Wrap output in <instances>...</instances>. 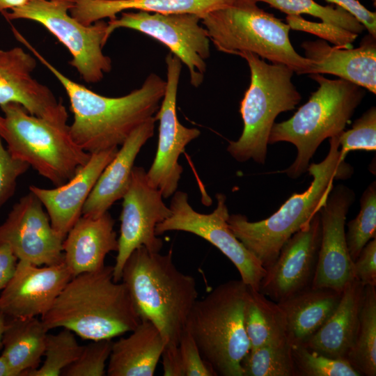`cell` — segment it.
Wrapping results in <instances>:
<instances>
[{
    "label": "cell",
    "instance_id": "1",
    "mask_svg": "<svg viewBox=\"0 0 376 376\" xmlns=\"http://www.w3.org/2000/svg\"><path fill=\"white\" fill-rule=\"evenodd\" d=\"M13 33L65 89L73 113L69 132L86 152L94 153L121 146L137 127L157 112L166 86V80L158 75H148L140 88L123 96L101 95L61 72L17 30Z\"/></svg>",
    "mask_w": 376,
    "mask_h": 376
},
{
    "label": "cell",
    "instance_id": "2",
    "mask_svg": "<svg viewBox=\"0 0 376 376\" xmlns=\"http://www.w3.org/2000/svg\"><path fill=\"white\" fill-rule=\"evenodd\" d=\"M48 330L63 328L85 340L112 339L141 322L125 285L113 279V267L73 276L41 317Z\"/></svg>",
    "mask_w": 376,
    "mask_h": 376
},
{
    "label": "cell",
    "instance_id": "3",
    "mask_svg": "<svg viewBox=\"0 0 376 376\" xmlns=\"http://www.w3.org/2000/svg\"><path fill=\"white\" fill-rule=\"evenodd\" d=\"M120 281L141 320L158 329L165 347L177 346L198 292L195 279L175 267L172 250L161 254L136 249L123 265Z\"/></svg>",
    "mask_w": 376,
    "mask_h": 376
},
{
    "label": "cell",
    "instance_id": "4",
    "mask_svg": "<svg viewBox=\"0 0 376 376\" xmlns=\"http://www.w3.org/2000/svg\"><path fill=\"white\" fill-rule=\"evenodd\" d=\"M329 144L326 157L308 166L307 171L313 178L308 188L292 194L273 214L258 221H249L241 214H229L230 228L265 269L274 263L285 243L319 212L334 180L352 175V166L342 157L338 136L330 138Z\"/></svg>",
    "mask_w": 376,
    "mask_h": 376
},
{
    "label": "cell",
    "instance_id": "5",
    "mask_svg": "<svg viewBox=\"0 0 376 376\" xmlns=\"http://www.w3.org/2000/svg\"><path fill=\"white\" fill-rule=\"evenodd\" d=\"M319 86L308 100L288 120L275 123L268 144L285 141L297 149L294 162L283 173L298 178L308 171L309 162L321 143L339 136L365 95L364 88L343 79L309 75Z\"/></svg>",
    "mask_w": 376,
    "mask_h": 376
},
{
    "label": "cell",
    "instance_id": "6",
    "mask_svg": "<svg viewBox=\"0 0 376 376\" xmlns=\"http://www.w3.org/2000/svg\"><path fill=\"white\" fill-rule=\"evenodd\" d=\"M248 285L231 280L197 299L186 329L215 376H242L241 361L250 350L244 327Z\"/></svg>",
    "mask_w": 376,
    "mask_h": 376
},
{
    "label": "cell",
    "instance_id": "7",
    "mask_svg": "<svg viewBox=\"0 0 376 376\" xmlns=\"http://www.w3.org/2000/svg\"><path fill=\"white\" fill-rule=\"evenodd\" d=\"M201 22L219 52L237 56L251 52L272 63L285 65L297 75L309 74L311 63L294 49L288 24L254 0H235Z\"/></svg>",
    "mask_w": 376,
    "mask_h": 376
},
{
    "label": "cell",
    "instance_id": "8",
    "mask_svg": "<svg viewBox=\"0 0 376 376\" xmlns=\"http://www.w3.org/2000/svg\"><path fill=\"white\" fill-rule=\"evenodd\" d=\"M249 65L251 81L240 102L243 130L237 141H230L227 151L237 162L249 159L264 164L268 139L275 119L282 112L291 111L301 95L292 78L295 72L279 63H267L251 52H242Z\"/></svg>",
    "mask_w": 376,
    "mask_h": 376
},
{
    "label": "cell",
    "instance_id": "9",
    "mask_svg": "<svg viewBox=\"0 0 376 376\" xmlns=\"http://www.w3.org/2000/svg\"><path fill=\"white\" fill-rule=\"evenodd\" d=\"M0 137L17 159L26 162L55 187L70 180L90 159L75 143L69 126L29 113L18 103L0 106Z\"/></svg>",
    "mask_w": 376,
    "mask_h": 376
},
{
    "label": "cell",
    "instance_id": "10",
    "mask_svg": "<svg viewBox=\"0 0 376 376\" xmlns=\"http://www.w3.org/2000/svg\"><path fill=\"white\" fill-rule=\"evenodd\" d=\"M74 3L50 0H29L2 14L9 20L27 19L43 26L72 55L69 64L87 83L100 81L111 71L110 57L102 48L108 40L107 22L84 25L70 14Z\"/></svg>",
    "mask_w": 376,
    "mask_h": 376
},
{
    "label": "cell",
    "instance_id": "11",
    "mask_svg": "<svg viewBox=\"0 0 376 376\" xmlns=\"http://www.w3.org/2000/svg\"><path fill=\"white\" fill-rule=\"evenodd\" d=\"M216 198L217 205L214 210L210 214H202L191 207L187 193L176 191L169 205L171 214L156 226L155 233L158 236L167 231L180 230L203 238L232 262L246 285L259 290L266 269L230 228L226 196L217 194Z\"/></svg>",
    "mask_w": 376,
    "mask_h": 376
},
{
    "label": "cell",
    "instance_id": "12",
    "mask_svg": "<svg viewBox=\"0 0 376 376\" xmlns=\"http://www.w3.org/2000/svg\"><path fill=\"white\" fill-rule=\"evenodd\" d=\"M201 17L192 13L162 14L137 10L125 11L107 22V38L119 28L146 34L166 46L189 70L190 83L198 87L210 56V40Z\"/></svg>",
    "mask_w": 376,
    "mask_h": 376
},
{
    "label": "cell",
    "instance_id": "13",
    "mask_svg": "<svg viewBox=\"0 0 376 376\" xmlns=\"http://www.w3.org/2000/svg\"><path fill=\"white\" fill-rule=\"evenodd\" d=\"M122 198L118 249L113 266L116 282L120 281L123 265L136 249L144 246L150 251L160 252L163 241L156 235L155 228L171 214L162 192L149 183L147 171L141 166L133 167Z\"/></svg>",
    "mask_w": 376,
    "mask_h": 376
},
{
    "label": "cell",
    "instance_id": "14",
    "mask_svg": "<svg viewBox=\"0 0 376 376\" xmlns=\"http://www.w3.org/2000/svg\"><path fill=\"white\" fill-rule=\"evenodd\" d=\"M166 79L165 92L159 108L155 115L159 120L157 150L153 162L147 171L149 183L160 190L164 198L177 191L183 169L178 163L185 147L196 139L201 132L181 124L176 111L177 93L182 62L169 53L165 58Z\"/></svg>",
    "mask_w": 376,
    "mask_h": 376
},
{
    "label": "cell",
    "instance_id": "15",
    "mask_svg": "<svg viewBox=\"0 0 376 376\" xmlns=\"http://www.w3.org/2000/svg\"><path fill=\"white\" fill-rule=\"evenodd\" d=\"M64 239L53 228L42 203L31 191L14 204L0 225V244L8 245L18 260L38 266L63 262Z\"/></svg>",
    "mask_w": 376,
    "mask_h": 376
},
{
    "label": "cell",
    "instance_id": "16",
    "mask_svg": "<svg viewBox=\"0 0 376 376\" xmlns=\"http://www.w3.org/2000/svg\"><path fill=\"white\" fill-rule=\"evenodd\" d=\"M355 195L343 185L334 187L319 210L321 238L313 288L342 291L354 279L345 238V221Z\"/></svg>",
    "mask_w": 376,
    "mask_h": 376
},
{
    "label": "cell",
    "instance_id": "17",
    "mask_svg": "<svg viewBox=\"0 0 376 376\" xmlns=\"http://www.w3.org/2000/svg\"><path fill=\"white\" fill-rule=\"evenodd\" d=\"M321 238L319 212L282 246L266 269L259 291L275 302L312 286Z\"/></svg>",
    "mask_w": 376,
    "mask_h": 376
},
{
    "label": "cell",
    "instance_id": "18",
    "mask_svg": "<svg viewBox=\"0 0 376 376\" xmlns=\"http://www.w3.org/2000/svg\"><path fill=\"white\" fill-rule=\"evenodd\" d=\"M37 58L15 47L0 49V106L15 102L31 114L61 125H66L65 106L51 89L33 78Z\"/></svg>",
    "mask_w": 376,
    "mask_h": 376
},
{
    "label": "cell",
    "instance_id": "19",
    "mask_svg": "<svg viewBox=\"0 0 376 376\" xmlns=\"http://www.w3.org/2000/svg\"><path fill=\"white\" fill-rule=\"evenodd\" d=\"M72 278L64 261L38 266L17 260L15 272L0 295V312L6 318L44 315Z\"/></svg>",
    "mask_w": 376,
    "mask_h": 376
},
{
    "label": "cell",
    "instance_id": "20",
    "mask_svg": "<svg viewBox=\"0 0 376 376\" xmlns=\"http://www.w3.org/2000/svg\"><path fill=\"white\" fill-rule=\"evenodd\" d=\"M118 147L91 153L89 160L67 182L53 189L29 186L40 201L53 228L65 237L81 216L84 205L100 174L112 160Z\"/></svg>",
    "mask_w": 376,
    "mask_h": 376
},
{
    "label": "cell",
    "instance_id": "21",
    "mask_svg": "<svg viewBox=\"0 0 376 376\" xmlns=\"http://www.w3.org/2000/svg\"><path fill=\"white\" fill-rule=\"evenodd\" d=\"M301 46L311 63L308 75H336L376 93V43L371 35L357 48L332 47L322 39L304 41Z\"/></svg>",
    "mask_w": 376,
    "mask_h": 376
},
{
    "label": "cell",
    "instance_id": "22",
    "mask_svg": "<svg viewBox=\"0 0 376 376\" xmlns=\"http://www.w3.org/2000/svg\"><path fill=\"white\" fill-rule=\"evenodd\" d=\"M114 223L109 212L97 217L81 215L76 221L63 242V261L72 277L102 269L106 256L118 251Z\"/></svg>",
    "mask_w": 376,
    "mask_h": 376
},
{
    "label": "cell",
    "instance_id": "23",
    "mask_svg": "<svg viewBox=\"0 0 376 376\" xmlns=\"http://www.w3.org/2000/svg\"><path fill=\"white\" fill-rule=\"evenodd\" d=\"M156 119L151 117L137 127L104 168L86 199L81 215L97 217L105 212L127 189L134 162L141 148L154 134Z\"/></svg>",
    "mask_w": 376,
    "mask_h": 376
},
{
    "label": "cell",
    "instance_id": "24",
    "mask_svg": "<svg viewBox=\"0 0 376 376\" xmlns=\"http://www.w3.org/2000/svg\"><path fill=\"white\" fill-rule=\"evenodd\" d=\"M363 292L364 285L357 279L348 282L336 310L301 345L330 357L346 359L356 337Z\"/></svg>",
    "mask_w": 376,
    "mask_h": 376
},
{
    "label": "cell",
    "instance_id": "25",
    "mask_svg": "<svg viewBox=\"0 0 376 376\" xmlns=\"http://www.w3.org/2000/svg\"><path fill=\"white\" fill-rule=\"evenodd\" d=\"M235 0H78L70 14L84 25L106 18L113 19L117 14L136 10L162 14L192 13L201 19L208 13L232 3Z\"/></svg>",
    "mask_w": 376,
    "mask_h": 376
},
{
    "label": "cell",
    "instance_id": "26",
    "mask_svg": "<svg viewBox=\"0 0 376 376\" xmlns=\"http://www.w3.org/2000/svg\"><path fill=\"white\" fill-rule=\"evenodd\" d=\"M165 347L158 329L141 320L127 337L113 342L107 366L109 376H152Z\"/></svg>",
    "mask_w": 376,
    "mask_h": 376
},
{
    "label": "cell",
    "instance_id": "27",
    "mask_svg": "<svg viewBox=\"0 0 376 376\" xmlns=\"http://www.w3.org/2000/svg\"><path fill=\"white\" fill-rule=\"evenodd\" d=\"M342 291L309 287L277 302L285 313L291 345L304 343L324 324L337 308Z\"/></svg>",
    "mask_w": 376,
    "mask_h": 376
},
{
    "label": "cell",
    "instance_id": "28",
    "mask_svg": "<svg viewBox=\"0 0 376 376\" xmlns=\"http://www.w3.org/2000/svg\"><path fill=\"white\" fill-rule=\"evenodd\" d=\"M48 329L36 317L6 318L2 335L3 355L17 376L39 367Z\"/></svg>",
    "mask_w": 376,
    "mask_h": 376
},
{
    "label": "cell",
    "instance_id": "29",
    "mask_svg": "<svg viewBox=\"0 0 376 376\" xmlns=\"http://www.w3.org/2000/svg\"><path fill=\"white\" fill-rule=\"evenodd\" d=\"M244 316L250 349L288 342L283 311L277 302L249 286Z\"/></svg>",
    "mask_w": 376,
    "mask_h": 376
},
{
    "label": "cell",
    "instance_id": "30",
    "mask_svg": "<svg viewBox=\"0 0 376 376\" xmlns=\"http://www.w3.org/2000/svg\"><path fill=\"white\" fill-rule=\"evenodd\" d=\"M346 359L361 375H376V286H364L359 326Z\"/></svg>",
    "mask_w": 376,
    "mask_h": 376
},
{
    "label": "cell",
    "instance_id": "31",
    "mask_svg": "<svg viewBox=\"0 0 376 376\" xmlns=\"http://www.w3.org/2000/svg\"><path fill=\"white\" fill-rule=\"evenodd\" d=\"M241 368L242 376H296L289 342L250 349Z\"/></svg>",
    "mask_w": 376,
    "mask_h": 376
},
{
    "label": "cell",
    "instance_id": "32",
    "mask_svg": "<svg viewBox=\"0 0 376 376\" xmlns=\"http://www.w3.org/2000/svg\"><path fill=\"white\" fill-rule=\"evenodd\" d=\"M161 357L164 376H215L187 329L178 345L164 347Z\"/></svg>",
    "mask_w": 376,
    "mask_h": 376
},
{
    "label": "cell",
    "instance_id": "33",
    "mask_svg": "<svg viewBox=\"0 0 376 376\" xmlns=\"http://www.w3.org/2000/svg\"><path fill=\"white\" fill-rule=\"evenodd\" d=\"M80 345L68 329H63L56 334H48L45 350V360L40 367L29 370L24 376H59L63 370L79 356Z\"/></svg>",
    "mask_w": 376,
    "mask_h": 376
},
{
    "label": "cell",
    "instance_id": "34",
    "mask_svg": "<svg viewBox=\"0 0 376 376\" xmlns=\"http://www.w3.org/2000/svg\"><path fill=\"white\" fill-rule=\"evenodd\" d=\"M254 1L266 3L287 15H310L320 19L323 22L336 25L358 35L365 30L364 26L356 18L338 6H324L314 0Z\"/></svg>",
    "mask_w": 376,
    "mask_h": 376
},
{
    "label": "cell",
    "instance_id": "35",
    "mask_svg": "<svg viewBox=\"0 0 376 376\" xmlns=\"http://www.w3.org/2000/svg\"><path fill=\"white\" fill-rule=\"evenodd\" d=\"M345 238L352 261L370 240L376 238L375 181L371 182L362 194L360 211L354 219L348 222Z\"/></svg>",
    "mask_w": 376,
    "mask_h": 376
},
{
    "label": "cell",
    "instance_id": "36",
    "mask_svg": "<svg viewBox=\"0 0 376 376\" xmlns=\"http://www.w3.org/2000/svg\"><path fill=\"white\" fill-rule=\"evenodd\" d=\"M296 376H360L346 359L328 357L303 345H291Z\"/></svg>",
    "mask_w": 376,
    "mask_h": 376
},
{
    "label": "cell",
    "instance_id": "37",
    "mask_svg": "<svg viewBox=\"0 0 376 376\" xmlns=\"http://www.w3.org/2000/svg\"><path fill=\"white\" fill-rule=\"evenodd\" d=\"M112 339L92 340L83 345L78 358L65 368L63 376H103L107 375V363L110 357Z\"/></svg>",
    "mask_w": 376,
    "mask_h": 376
},
{
    "label": "cell",
    "instance_id": "38",
    "mask_svg": "<svg viewBox=\"0 0 376 376\" xmlns=\"http://www.w3.org/2000/svg\"><path fill=\"white\" fill-rule=\"evenodd\" d=\"M342 157L354 150H376V109L370 107L354 121L352 128L338 136Z\"/></svg>",
    "mask_w": 376,
    "mask_h": 376
},
{
    "label": "cell",
    "instance_id": "39",
    "mask_svg": "<svg viewBox=\"0 0 376 376\" xmlns=\"http://www.w3.org/2000/svg\"><path fill=\"white\" fill-rule=\"evenodd\" d=\"M286 22L290 29L315 35L340 48H350L358 37V34L342 27L323 22L308 21L301 15H287Z\"/></svg>",
    "mask_w": 376,
    "mask_h": 376
},
{
    "label": "cell",
    "instance_id": "40",
    "mask_svg": "<svg viewBox=\"0 0 376 376\" xmlns=\"http://www.w3.org/2000/svg\"><path fill=\"white\" fill-rule=\"evenodd\" d=\"M29 167L26 162L10 155L0 137V207L14 195L18 178Z\"/></svg>",
    "mask_w": 376,
    "mask_h": 376
},
{
    "label": "cell",
    "instance_id": "41",
    "mask_svg": "<svg viewBox=\"0 0 376 376\" xmlns=\"http://www.w3.org/2000/svg\"><path fill=\"white\" fill-rule=\"evenodd\" d=\"M354 278L364 286H376V238L370 240L353 261Z\"/></svg>",
    "mask_w": 376,
    "mask_h": 376
},
{
    "label": "cell",
    "instance_id": "42",
    "mask_svg": "<svg viewBox=\"0 0 376 376\" xmlns=\"http://www.w3.org/2000/svg\"><path fill=\"white\" fill-rule=\"evenodd\" d=\"M346 10L356 18L369 34L376 38V13L368 10L359 0H325Z\"/></svg>",
    "mask_w": 376,
    "mask_h": 376
},
{
    "label": "cell",
    "instance_id": "43",
    "mask_svg": "<svg viewBox=\"0 0 376 376\" xmlns=\"http://www.w3.org/2000/svg\"><path fill=\"white\" fill-rule=\"evenodd\" d=\"M18 259L6 244H0V290H2L12 278Z\"/></svg>",
    "mask_w": 376,
    "mask_h": 376
},
{
    "label": "cell",
    "instance_id": "44",
    "mask_svg": "<svg viewBox=\"0 0 376 376\" xmlns=\"http://www.w3.org/2000/svg\"><path fill=\"white\" fill-rule=\"evenodd\" d=\"M29 0H0V13L26 4Z\"/></svg>",
    "mask_w": 376,
    "mask_h": 376
},
{
    "label": "cell",
    "instance_id": "45",
    "mask_svg": "<svg viewBox=\"0 0 376 376\" xmlns=\"http://www.w3.org/2000/svg\"><path fill=\"white\" fill-rule=\"evenodd\" d=\"M0 376H17L3 355L0 356Z\"/></svg>",
    "mask_w": 376,
    "mask_h": 376
},
{
    "label": "cell",
    "instance_id": "46",
    "mask_svg": "<svg viewBox=\"0 0 376 376\" xmlns=\"http://www.w3.org/2000/svg\"><path fill=\"white\" fill-rule=\"evenodd\" d=\"M6 317L0 312V349L2 347V335L5 328Z\"/></svg>",
    "mask_w": 376,
    "mask_h": 376
},
{
    "label": "cell",
    "instance_id": "47",
    "mask_svg": "<svg viewBox=\"0 0 376 376\" xmlns=\"http://www.w3.org/2000/svg\"><path fill=\"white\" fill-rule=\"evenodd\" d=\"M50 1H66V2L75 3H76L78 0H50Z\"/></svg>",
    "mask_w": 376,
    "mask_h": 376
},
{
    "label": "cell",
    "instance_id": "48",
    "mask_svg": "<svg viewBox=\"0 0 376 376\" xmlns=\"http://www.w3.org/2000/svg\"><path fill=\"white\" fill-rule=\"evenodd\" d=\"M374 2V4H375L376 0H372Z\"/></svg>",
    "mask_w": 376,
    "mask_h": 376
},
{
    "label": "cell",
    "instance_id": "49",
    "mask_svg": "<svg viewBox=\"0 0 376 376\" xmlns=\"http://www.w3.org/2000/svg\"><path fill=\"white\" fill-rule=\"evenodd\" d=\"M104 1H116V0H104Z\"/></svg>",
    "mask_w": 376,
    "mask_h": 376
}]
</instances>
